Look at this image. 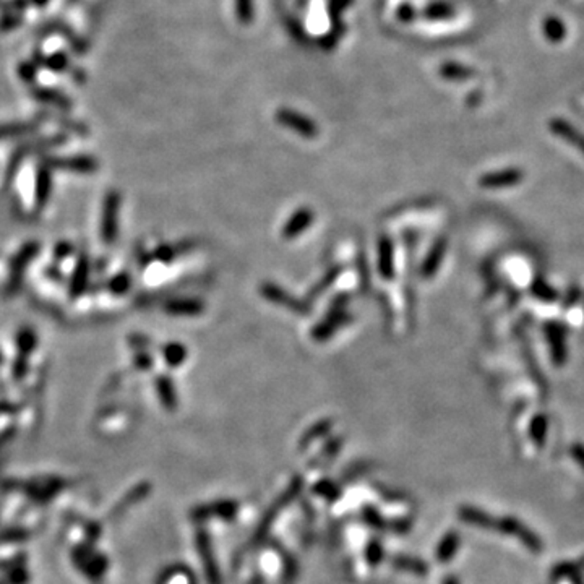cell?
I'll list each match as a JSON object with an SVG mask.
<instances>
[{
    "label": "cell",
    "mask_w": 584,
    "mask_h": 584,
    "mask_svg": "<svg viewBox=\"0 0 584 584\" xmlns=\"http://www.w3.org/2000/svg\"><path fill=\"white\" fill-rule=\"evenodd\" d=\"M120 205H122V195L117 190L108 192L103 202V212H101V239L106 242L108 245L114 244L119 235V214H120Z\"/></svg>",
    "instance_id": "6da1fadb"
},
{
    "label": "cell",
    "mask_w": 584,
    "mask_h": 584,
    "mask_svg": "<svg viewBox=\"0 0 584 584\" xmlns=\"http://www.w3.org/2000/svg\"><path fill=\"white\" fill-rule=\"evenodd\" d=\"M43 164L51 167L52 171L72 172V174H94L98 171L99 162L94 156L89 155H73V156H47L43 160Z\"/></svg>",
    "instance_id": "7a4b0ae2"
},
{
    "label": "cell",
    "mask_w": 584,
    "mask_h": 584,
    "mask_svg": "<svg viewBox=\"0 0 584 584\" xmlns=\"http://www.w3.org/2000/svg\"><path fill=\"white\" fill-rule=\"evenodd\" d=\"M41 245L36 240H30L20 247L17 254L13 255L12 261H10V270H8V291L15 292L18 291L20 284L23 281V275L26 268L31 265V261L36 259V255L39 254Z\"/></svg>",
    "instance_id": "3957f363"
},
{
    "label": "cell",
    "mask_w": 584,
    "mask_h": 584,
    "mask_svg": "<svg viewBox=\"0 0 584 584\" xmlns=\"http://www.w3.org/2000/svg\"><path fill=\"white\" fill-rule=\"evenodd\" d=\"M197 550L200 557H202L205 576H207L208 584H223V578H221V571L216 559H214L212 539H209L207 531L203 529H200L197 533Z\"/></svg>",
    "instance_id": "277c9868"
},
{
    "label": "cell",
    "mask_w": 584,
    "mask_h": 584,
    "mask_svg": "<svg viewBox=\"0 0 584 584\" xmlns=\"http://www.w3.org/2000/svg\"><path fill=\"white\" fill-rule=\"evenodd\" d=\"M493 528L502 531L503 534L513 536V538L519 539L529 550H533V552L542 550L540 539L533 533V531L526 528L523 523H519L518 519H514V518H503L502 521L495 519L493 521Z\"/></svg>",
    "instance_id": "5b68a950"
},
{
    "label": "cell",
    "mask_w": 584,
    "mask_h": 584,
    "mask_svg": "<svg viewBox=\"0 0 584 584\" xmlns=\"http://www.w3.org/2000/svg\"><path fill=\"white\" fill-rule=\"evenodd\" d=\"M524 179V171L519 167H508V169L487 172L479 177V187L487 190H497V188H510L519 186Z\"/></svg>",
    "instance_id": "8992f818"
},
{
    "label": "cell",
    "mask_w": 584,
    "mask_h": 584,
    "mask_svg": "<svg viewBox=\"0 0 584 584\" xmlns=\"http://www.w3.org/2000/svg\"><path fill=\"white\" fill-rule=\"evenodd\" d=\"M544 335L550 346L552 362L555 367H563L568 359L566 351V331L560 323L549 322L544 325Z\"/></svg>",
    "instance_id": "52a82bcc"
},
{
    "label": "cell",
    "mask_w": 584,
    "mask_h": 584,
    "mask_svg": "<svg viewBox=\"0 0 584 584\" xmlns=\"http://www.w3.org/2000/svg\"><path fill=\"white\" fill-rule=\"evenodd\" d=\"M344 304L346 301H336L333 305H331L328 317H326L322 323H318L317 328L313 330V333H312L313 339H317V341L328 339L336 330H339L344 323L349 322L351 317L346 313Z\"/></svg>",
    "instance_id": "ba28073f"
},
{
    "label": "cell",
    "mask_w": 584,
    "mask_h": 584,
    "mask_svg": "<svg viewBox=\"0 0 584 584\" xmlns=\"http://www.w3.org/2000/svg\"><path fill=\"white\" fill-rule=\"evenodd\" d=\"M31 98L34 101L41 104H46V106L56 108L65 112V110H70L73 108V101L70 96H67L65 93H62L60 89L51 88V86H33L31 88Z\"/></svg>",
    "instance_id": "9c48e42d"
},
{
    "label": "cell",
    "mask_w": 584,
    "mask_h": 584,
    "mask_svg": "<svg viewBox=\"0 0 584 584\" xmlns=\"http://www.w3.org/2000/svg\"><path fill=\"white\" fill-rule=\"evenodd\" d=\"M238 512H239V503L238 502H233V500H221V502L202 505V507L193 510L192 517L200 519V521L208 519L212 517L231 521L233 518H235Z\"/></svg>",
    "instance_id": "30bf717a"
},
{
    "label": "cell",
    "mask_w": 584,
    "mask_h": 584,
    "mask_svg": "<svg viewBox=\"0 0 584 584\" xmlns=\"http://www.w3.org/2000/svg\"><path fill=\"white\" fill-rule=\"evenodd\" d=\"M89 273H91L89 259L85 254H82L78 257L77 265L73 268L70 283H68V296H70L72 301H77V299L82 297L83 292L86 291L89 283Z\"/></svg>",
    "instance_id": "8fae6325"
},
{
    "label": "cell",
    "mask_w": 584,
    "mask_h": 584,
    "mask_svg": "<svg viewBox=\"0 0 584 584\" xmlns=\"http://www.w3.org/2000/svg\"><path fill=\"white\" fill-rule=\"evenodd\" d=\"M446 250H448V240L445 238H440L434 242L432 249L425 255V260L422 263V266H420V275H422V278L430 280V278H434L436 275L440 265L443 263Z\"/></svg>",
    "instance_id": "7c38bea8"
},
{
    "label": "cell",
    "mask_w": 584,
    "mask_h": 584,
    "mask_svg": "<svg viewBox=\"0 0 584 584\" xmlns=\"http://www.w3.org/2000/svg\"><path fill=\"white\" fill-rule=\"evenodd\" d=\"M52 193V169L41 162V166L36 171L34 182V205L36 209H43L49 202Z\"/></svg>",
    "instance_id": "4fadbf2b"
},
{
    "label": "cell",
    "mask_w": 584,
    "mask_h": 584,
    "mask_svg": "<svg viewBox=\"0 0 584 584\" xmlns=\"http://www.w3.org/2000/svg\"><path fill=\"white\" fill-rule=\"evenodd\" d=\"M313 212L309 208H301L297 209L296 213L292 214L291 219L287 221V224L283 228V238L291 240L297 235H301L305 229L310 228V224L313 223Z\"/></svg>",
    "instance_id": "5bb4252c"
},
{
    "label": "cell",
    "mask_w": 584,
    "mask_h": 584,
    "mask_svg": "<svg viewBox=\"0 0 584 584\" xmlns=\"http://www.w3.org/2000/svg\"><path fill=\"white\" fill-rule=\"evenodd\" d=\"M378 271L383 280H393L394 276V250L393 240L383 235L378 242Z\"/></svg>",
    "instance_id": "9a60e30c"
},
{
    "label": "cell",
    "mask_w": 584,
    "mask_h": 584,
    "mask_svg": "<svg viewBox=\"0 0 584 584\" xmlns=\"http://www.w3.org/2000/svg\"><path fill=\"white\" fill-rule=\"evenodd\" d=\"M31 60H33L39 68L44 67L47 68V70H51L54 73H64L68 70V68H70V59H68V56L64 51H57L51 56H44L43 51H34L33 59Z\"/></svg>",
    "instance_id": "2e32d148"
},
{
    "label": "cell",
    "mask_w": 584,
    "mask_h": 584,
    "mask_svg": "<svg viewBox=\"0 0 584 584\" xmlns=\"http://www.w3.org/2000/svg\"><path fill=\"white\" fill-rule=\"evenodd\" d=\"M550 130L554 131L557 136H560L562 140H565L570 143L571 146H575L578 151H581L584 155V135L581 134L580 130L573 127L565 120L562 119H555L550 122Z\"/></svg>",
    "instance_id": "e0dca14e"
},
{
    "label": "cell",
    "mask_w": 584,
    "mask_h": 584,
    "mask_svg": "<svg viewBox=\"0 0 584 584\" xmlns=\"http://www.w3.org/2000/svg\"><path fill=\"white\" fill-rule=\"evenodd\" d=\"M49 33H57V34L64 36L68 46H70L72 51H75L77 54H83V52H85V44H83V41L78 38V36L73 33V31L68 28L64 22L52 20L51 23H47L43 28V34H49Z\"/></svg>",
    "instance_id": "ac0fdd59"
},
{
    "label": "cell",
    "mask_w": 584,
    "mask_h": 584,
    "mask_svg": "<svg viewBox=\"0 0 584 584\" xmlns=\"http://www.w3.org/2000/svg\"><path fill=\"white\" fill-rule=\"evenodd\" d=\"M39 120H26V122H5L0 124V140L18 138V136L34 134L39 129Z\"/></svg>",
    "instance_id": "d6986e66"
},
{
    "label": "cell",
    "mask_w": 584,
    "mask_h": 584,
    "mask_svg": "<svg viewBox=\"0 0 584 584\" xmlns=\"http://www.w3.org/2000/svg\"><path fill=\"white\" fill-rule=\"evenodd\" d=\"M166 312L171 315H183V317H195L203 312V304L197 299H176L166 304Z\"/></svg>",
    "instance_id": "ffe728a7"
},
{
    "label": "cell",
    "mask_w": 584,
    "mask_h": 584,
    "mask_svg": "<svg viewBox=\"0 0 584 584\" xmlns=\"http://www.w3.org/2000/svg\"><path fill=\"white\" fill-rule=\"evenodd\" d=\"M15 344H17L18 354L30 357L38 347V335L31 326H22L15 335Z\"/></svg>",
    "instance_id": "44dd1931"
},
{
    "label": "cell",
    "mask_w": 584,
    "mask_h": 584,
    "mask_svg": "<svg viewBox=\"0 0 584 584\" xmlns=\"http://www.w3.org/2000/svg\"><path fill=\"white\" fill-rule=\"evenodd\" d=\"M156 389H157V396H160L162 406H164L166 409H169V411H174V409L177 408V393H176V387H174L171 378H167L166 375L157 377Z\"/></svg>",
    "instance_id": "7402d4cb"
},
{
    "label": "cell",
    "mask_w": 584,
    "mask_h": 584,
    "mask_svg": "<svg viewBox=\"0 0 584 584\" xmlns=\"http://www.w3.org/2000/svg\"><path fill=\"white\" fill-rule=\"evenodd\" d=\"M460 518L465 521V523L477 526V528H482V529H492L493 521H495V518H492L491 514H487L486 512H482V510H477L472 507L460 508Z\"/></svg>",
    "instance_id": "603a6c76"
},
{
    "label": "cell",
    "mask_w": 584,
    "mask_h": 584,
    "mask_svg": "<svg viewBox=\"0 0 584 584\" xmlns=\"http://www.w3.org/2000/svg\"><path fill=\"white\" fill-rule=\"evenodd\" d=\"M261 291H263V294H265V297L268 299V301L284 305V307H289L292 310H299V312L304 310L301 304H299L297 301H294V299L289 296L287 292H284L281 287L276 286V284H265Z\"/></svg>",
    "instance_id": "cb8c5ba5"
},
{
    "label": "cell",
    "mask_w": 584,
    "mask_h": 584,
    "mask_svg": "<svg viewBox=\"0 0 584 584\" xmlns=\"http://www.w3.org/2000/svg\"><path fill=\"white\" fill-rule=\"evenodd\" d=\"M529 291L536 299H538V301L545 302V304H554L560 299L559 291L552 287L549 283L542 280V278H536V280L531 283Z\"/></svg>",
    "instance_id": "d4e9b609"
},
{
    "label": "cell",
    "mask_w": 584,
    "mask_h": 584,
    "mask_svg": "<svg viewBox=\"0 0 584 584\" xmlns=\"http://www.w3.org/2000/svg\"><path fill=\"white\" fill-rule=\"evenodd\" d=\"M458 547H460V536L456 531H450L448 534L441 539L439 549H436V560L441 563H446L453 559Z\"/></svg>",
    "instance_id": "484cf974"
},
{
    "label": "cell",
    "mask_w": 584,
    "mask_h": 584,
    "mask_svg": "<svg viewBox=\"0 0 584 584\" xmlns=\"http://www.w3.org/2000/svg\"><path fill=\"white\" fill-rule=\"evenodd\" d=\"M393 566L396 568V570L413 573V575H415V576H425V575H427V570H429L427 565H425L422 560L413 559V557H404V555L394 557Z\"/></svg>",
    "instance_id": "4316f807"
},
{
    "label": "cell",
    "mask_w": 584,
    "mask_h": 584,
    "mask_svg": "<svg viewBox=\"0 0 584 584\" xmlns=\"http://www.w3.org/2000/svg\"><path fill=\"white\" fill-rule=\"evenodd\" d=\"M162 354H164V359L167 362V365L179 367L183 361H186L187 349H186V346H182L179 343H172V344H167L164 347Z\"/></svg>",
    "instance_id": "83f0119b"
},
{
    "label": "cell",
    "mask_w": 584,
    "mask_h": 584,
    "mask_svg": "<svg viewBox=\"0 0 584 584\" xmlns=\"http://www.w3.org/2000/svg\"><path fill=\"white\" fill-rule=\"evenodd\" d=\"M313 491L318 497L328 500V502H335V500H338L341 497L339 486H338V484H335L333 481H330V479L320 481L317 486L313 487Z\"/></svg>",
    "instance_id": "f1b7e54d"
},
{
    "label": "cell",
    "mask_w": 584,
    "mask_h": 584,
    "mask_svg": "<svg viewBox=\"0 0 584 584\" xmlns=\"http://www.w3.org/2000/svg\"><path fill=\"white\" fill-rule=\"evenodd\" d=\"M547 429H549V420H547L544 414H538L533 419V422H531V429H529L531 439H533L538 445H542L547 436Z\"/></svg>",
    "instance_id": "f546056e"
},
{
    "label": "cell",
    "mask_w": 584,
    "mask_h": 584,
    "mask_svg": "<svg viewBox=\"0 0 584 584\" xmlns=\"http://www.w3.org/2000/svg\"><path fill=\"white\" fill-rule=\"evenodd\" d=\"M331 420H320V422L317 424V425H313L312 429L309 430L307 434H305L304 436H302V443H301V448L304 450V448H307V446L312 443V441H315V440H318V439H322V436H325L326 434L330 432V429H331Z\"/></svg>",
    "instance_id": "4dcf8cb0"
},
{
    "label": "cell",
    "mask_w": 584,
    "mask_h": 584,
    "mask_svg": "<svg viewBox=\"0 0 584 584\" xmlns=\"http://www.w3.org/2000/svg\"><path fill=\"white\" fill-rule=\"evenodd\" d=\"M130 286H131V278L127 275V273H119V275L110 278L108 283L109 291L115 294V296H124L125 292H129Z\"/></svg>",
    "instance_id": "1f68e13d"
},
{
    "label": "cell",
    "mask_w": 584,
    "mask_h": 584,
    "mask_svg": "<svg viewBox=\"0 0 584 584\" xmlns=\"http://www.w3.org/2000/svg\"><path fill=\"white\" fill-rule=\"evenodd\" d=\"M38 70H39V67L36 65L33 60H23L18 64L17 73H18L20 80L26 83V85H34L36 78H38Z\"/></svg>",
    "instance_id": "d6a6232c"
},
{
    "label": "cell",
    "mask_w": 584,
    "mask_h": 584,
    "mask_svg": "<svg viewBox=\"0 0 584 584\" xmlns=\"http://www.w3.org/2000/svg\"><path fill=\"white\" fill-rule=\"evenodd\" d=\"M25 17L22 13H2L0 15V33H8L23 25Z\"/></svg>",
    "instance_id": "836d02e7"
},
{
    "label": "cell",
    "mask_w": 584,
    "mask_h": 584,
    "mask_svg": "<svg viewBox=\"0 0 584 584\" xmlns=\"http://www.w3.org/2000/svg\"><path fill=\"white\" fill-rule=\"evenodd\" d=\"M30 372V357H25V356H17V359L13 361V365H12V375L17 382H22L23 378L28 375Z\"/></svg>",
    "instance_id": "e575fe53"
},
{
    "label": "cell",
    "mask_w": 584,
    "mask_h": 584,
    "mask_svg": "<svg viewBox=\"0 0 584 584\" xmlns=\"http://www.w3.org/2000/svg\"><path fill=\"white\" fill-rule=\"evenodd\" d=\"M581 296H583L581 287L578 286V284H573V286H570V287L566 289L565 296H563V299H562L563 309L575 307V305L581 301Z\"/></svg>",
    "instance_id": "d590c367"
},
{
    "label": "cell",
    "mask_w": 584,
    "mask_h": 584,
    "mask_svg": "<svg viewBox=\"0 0 584 584\" xmlns=\"http://www.w3.org/2000/svg\"><path fill=\"white\" fill-rule=\"evenodd\" d=\"M365 555H367V562L370 563V565H378V563L382 562L383 559V547L378 540H372L370 544H368L367 550H365Z\"/></svg>",
    "instance_id": "8d00e7d4"
},
{
    "label": "cell",
    "mask_w": 584,
    "mask_h": 584,
    "mask_svg": "<svg viewBox=\"0 0 584 584\" xmlns=\"http://www.w3.org/2000/svg\"><path fill=\"white\" fill-rule=\"evenodd\" d=\"M73 250H75V247H73L72 242H68V240L57 242L54 247V259L57 261H64L68 259V257L73 255Z\"/></svg>",
    "instance_id": "74e56055"
},
{
    "label": "cell",
    "mask_w": 584,
    "mask_h": 584,
    "mask_svg": "<svg viewBox=\"0 0 584 584\" xmlns=\"http://www.w3.org/2000/svg\"><path fill=\"white\" fill-rule=\"evenodd\" d=\"M30 0H5L2 5V13H22L30 7Z\"/></svg>",
    "instance_id": "f35d334b"
},
{
    "label": "cell",
    "mask_w": 584,
    "mask_h": 584,
    "mask_svg": "<svg viewBox=\"0 0 584 584\" xmlns=\"http://www.w3.org/2000/svg\"><path fill=\"white\" fill-rule=\"evenodd\" d=\"M364 518H365V523L373 526V528H378V529L385 528V523H383V518L373 508H365L364 510Z\"/></svg>",
    "instance_id": "ab89813d"
},
{
    "label": "cell",
    "mask_w": 584,
    "mask_h": 584,
    "mask_svg": "<svg viewBox=\"0 0 584 584\" xmlns=\"http://www.w3.org/2000/svg\"><path fill=\"white\" fill-rule=\"evenodd\" d=\"M134 362H135V367L138 368V370H150V368L153 367V359H151V356L148 354V352H145V351H140L138 354L135 356V359H134Z\"/></svg>",
    "instance_id": "60d3db41"
},
{
    "label": "cell",
    "mask_w": 584,
    "mask_h": 584,
    "mask_svg": "<svg viewBox=\"0 0 584 584\" xmlns=\"http://www.w3.org/2000/svg\"><path fill=\"white\" fill-rule=\"evenodd\" d=\"M571 456L575 458V461L584 469V445L575 443L571 446Z\"/></svg>",
    "instance_id": "b9f144b4"
},
{
    "label": "cell",
    "mask_w": 584,
    "mask_h": 584,
    "mask_svg": "<svg viewBox=\"0 0 584 584\" xmlns=\"http://www.w3.org/2000/svg\"><path fill=\"white\" fill-rule=\"evenodd\" d=\"M46 276L49 278V280H52V281H56V283H60L62 280H64V275H62V270L59 266H47L46 268Z\"/></svg>",
    "instance_id": "7bdbcfd3"
},
{
    "label": "cell",
    "mask_w": 584,
    "mask_h": 584,
    "mask_svg": "<svg viewBox=\"0 0 584 584\" xmlns=\"http://www.w3.org/2000/svg\"><path fill=\"white\" fill-rule=\"evenodd\" d=\"M31 4L34 5V7H39V8H43V7H46L47 4L51 2V0H30Z\"/></svg>",
    "instance_id": "ee69618b"
},
{
    "label": "cell",
    "mask_w": 584,
    "mask_h": 584,
    "mask_svg": "<svg viewBox=\"0 0 584 584\" xmlns=\"http://www.w3.org/2000/svg\"><path fill=\"white\" fill-rule=\"evenodd\" d=\"M13 411V406L8 403H0V413H10Z\"/></svg>",
    "instance_id": "f6af8a7d"
},
{
    "label": "cell",
    "mask_w": 584,
    "mask_h": 584,
    "mask_svg": "<svg viewBox=\"0 0 584 584\" xmlns=\"http://www.w3.org/2000/svg\"><path fill=\"white\" fill-rule=\"evenodd\" d=\"M443 584H460V583H458V578L450 576V578H446Z\"/></svg>",
    "instance_id": "bcb514c9"
},
{
    "label": "cell",
    "mask_w": 584,
    "mask_h": 584,
    "mask_svg": "<svg viewBox=\"0 0 584 584\" xmlns=\"http://www.w3.org/2000/svg\"><path fill=\"white\" fill-rule=\"evenodd\" d=\"M4 362H5V356H4V352H2V351H0V365H2V364H4Z\"/></svg>",
    "instance_id": "7dc6e473"
},
{
    "label": "cell",
    "mask_w": 584,
    "mask_h": 584,
    "mask_svg": "<svg viewBox=\"0 0 584 584\" xmlns=\"http://www.w3.org/2000/svg\"><path fill=\"white\" fill-rule=\"evenodd\" d=\"M2 5H4V0H0V8H2Z\"/></svg>",
    "instance_id": "c3c4849f"
},
{
    "label": "cell",
    "mask_w": 584,
    "mask_h": 584,
    "mask_svg": "<svg viewBox=\"0 0 584 584\" xmlns=\"http://www.w3.org/2000/svg\"><path fill=\"white\" fill-rule=\"evenodd\" d=\"M68 2H70V4H72V2H75V0H68Z\"/></svg>",
    "instance_id": "681fc988"
}]
</instances>
